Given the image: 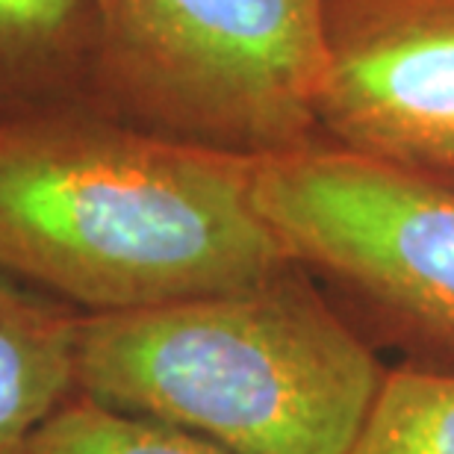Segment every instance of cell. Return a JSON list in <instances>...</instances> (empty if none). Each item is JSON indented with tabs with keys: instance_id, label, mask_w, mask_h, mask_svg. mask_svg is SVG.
<instances>
[{
	"instance_id": "cell-1",
	"label": "cell",
	"mask_w": 454,
	"mask_h": 454,
	"mask_svg": "<svg viewBox=\"0 0 454 454\" xmlns=\"http://www.w3.org/2000/svg\"><path fill=\"white\" fill-rule=\"evenodd\" d=\"M251 198V157L86 104L0 115V271L80 313L248 289L293 269Z\"/></svg>"
},
{
	"instance_id": "cell-2",
	"label": "cell",
	"mask_w": 454,
	"mask_h": 454,
	"mask_svg": "<svg viewBox=\"0 0 454 454\" xmlns=\"http://www.w3.org/2000/svg\"><path fill=\"white\" fill-rule=\"evenodd\" d=\"M380 369L293 269L130 313H83L77 393L231 454H345Z\"/></svg>"
},
{
	"instance_id": "cell-3",
	"label": "cell",
	"mask_w": 454,
	"mask_h": 454,
	"mask_svg": "<svg viewBox=\"0 0 454 454\" xmlns=\"http://www.w3.org/2000/svg\"><path fill=\"white\" fill-rule=\"evenodd\" d=\"M86 106L201 148L310 145L331 59L325 0H89Z\"/></svg>"
},
{
	"instance_id": "cell-4",
	"label": "cell",
	"mask_w": 454,
	"mask_h": 454,
	"mask_svg": "<svg viewBox=\"0 0 454 454\" xmlns=\"http://www.w3.org/2000/svg\"><path fill=\"white\" fill-rule=\"evenodd\" d=\"M251 198L295 266L340 280L454 360V192L351 148L251 157Z\"/></svg>"
},
{
	"instance_id": "cell-5",
	"label": "cell",
	"mask_w": 454,
	"mask_h": 454,
	"mask_svg": "<svg viewBox=\"0 0 454 454\" xmlns=\"http://www.w3.org/2000/svg\"><path fill=\"white\" fill-rule=\"evenodd\" d=\"M319 118L366 157L454 171V12L331 42Z\"/></svg>"
},
{
	"instance_id": "cell-6",
	"label": "cell",
	"mask_w": 454,
	"mask_h": 454,
	"mask_svg": "<svg viewBox=\"0 0 454 454\" xmlns=\"http://www.w3.org/2000/svg\"><path fill=\"white\" fill-rule=\"evenodd\" d=\"M83 313L0 271V454H15L77 395Z\"/></svg>"
},
{
	"instance_id": "cell-7",
	"label": "cell",
	"mask_w": 454,
	"mask_h": 454,
	"mask_svg": "<svg viewBox=\"0 0 454 454\" xmlns=\"http://www.w3.org/2000/svg\"><path fill=\"white\" fill-rule=\"evenodd\" d=\"M92 51L89 0H0V115L86 104Z\"/></svg>"
},
{
	"instance_id": "cell-8",
	"label": "cell",
	"mask_w": 454,
	"mask_h": 454,
	"mask_svg": "<svg viewBox=\"0 0 454 454\" xmlns=\"http://www.w3.org/2000/svg\"><path fill=\"white\" fill-rule=\"evenodd\" d=\"M345 454H454V369L387 372Z\"/></svg>"
},
{
	"instance_id": "cell-9",
	"label": "cell",
	"mask_w": 454,
	"mask_h": 454,
	"mask_svg": "<svg viewBox=\"0 0 454 454\" xmlns=\"http://www.w3.org/2000/svg\"><path fill=\"white\" fill-rule=\"evenodd\" d=\"M15 454H231L198 434L71 395Z\"/></svg>"
}]
</instances>
